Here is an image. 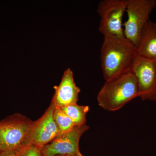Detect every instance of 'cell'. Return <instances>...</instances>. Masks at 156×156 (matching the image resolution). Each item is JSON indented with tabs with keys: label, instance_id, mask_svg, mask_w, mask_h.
<instances>
[{
	"label": "cell",
	"instance_id": "9",
	"mask_svg": "<svg viewBox=\"0 0 156 156\" xmlns=\"http://www.w3.org/2000/svg\"><path fill=\"white\" fill-rule=\"evenodd\" d=\"M53 88L55 93L51 102L55 106L62 108L77 103L81 90L75 83L73 73L70 68L65 71L59 85Z\"/></svg>",
	"mask_w": 156,
	"mask_h": 156
},
{
	"label": "cell",
	"instance_id": "4",
	"mask_svg": "<svg viewBox=\"0 0 156 156\" xmlns=\"http://www.w3.org/2000/svg\"><path fill=\"white\" fill-rule=\"evenodd\" d=\"M127 3L128 0H102L98 3V29L103 37H125L122 20Z\"/></svg>",
	"mask_w": 156,
	"mask_h": 156
},
{
	"label": "cell",
	"instance_id": "10",
	"mask_svg": "<svg viewBox=\"0 0 156 156\" xmlns=\"http://www.w3.org/2000/svg\"><path fill=\"white\" fill-rule=\"evenodd\" d=\"M137 56L156 60V22L148 20L143 28L136 46Z\"/></svg>",
	"mask_w": 156,
	"mask_h": 156
},
{
	"label": "cell",
	"instance_id": "15",
	"mask_svg": "<svg viewBox=\"0 0 156 156\" xmlns=\"http://www.w3.org/2000/svg\"><path fill=\"white\" fill-rule=\"evenodd\" d=\"M77 156H85L83 155L82 154H81L80 152H79V153H78L77 154Z\"/></svg>",
	"mask_w": 156,
	"mask_h": 156
},
{
	"label": "cell",
	"instance_id": "8",
	"mask_svg": "<svg viewBox=\"0 0 156 156\" xmlns=\"http://www.w3.org/2000/svg\"><path fill=\"white\" fill-rule=\"evenodd\" d=\"M139 88V97L143 101L156 100V60L137 56L132 69Z\"/></svg>",
	"mask_w": 156,
	"mask_h": 156
},
{
	"label": "cell",
	"instance_id": "3",
	"mask_svg": "<svg viewBox=\"0 0 156 156\" xmlns=\"http://www.w3.org/2000/svg\"><path fill=\"white\" fill-rule=\"evenodd\" d=\"M33 122L20 113L14 114L0 121V153H15L24 146Z\"/></svg>",
	"mask_w": 156,
	"mask_h": 156
},
{
	"label": "cell",
	"instance_id": "5",
	"mask_svg": "<svg viewBox=\"0 0 156 156\" xmlns=\"http://www.w3.org/2000/svg\"><path fill=\"white\" fill-rule=\"evenodd\" d=\"M156 7V0H128V19L123 24L124 35L136 47L140 33Z\"/></svg>",
	"mask_w": 156,
	"mask_h": 156
},
{
	"label": "cell",
	"instance_id": "16",
	"mask_svg": "<svg viewBox=\"0 0 156 156\" xmlns=\"http://www.w3.org/2000/svg\"><path fill=\"white\" fill-rule=\"evenodd\" d=\"M77 156V155H65V156Z\"/></svg>",
	"mask_w": 156,
	"mask_h": 156
},
{
	"label": "cell",
	"instance_id": "12",
	"mask_svg": "<svg viewBox=\"0 0 156 156\" xmlns=\"http://www.w3.org/2000/svg\"><path fill=\"white\" fill-rule=\"evenodd\" d=\"M53 118L60 134L70 131L75 126L61 108L55 106Z\"/></svg>",
	"mask_w": 156,
	"mask_h": 156
},
{
	"label": "cell",
	"instance_id": "14",
	"mask_svg": "<svg viewBox=\"0 0 156 156\" xmlns=\"http://www.w3.org/2000/svg\"><path fill=\"white\" fill-rule=\"evenodd\" d=\"M0 156H16L15 153L13 152H6L1 153Z\"/></svg>",
	"mask_w": 156,
	"mask_h": 156
},
{
	"label": "cell",
	"instance_id": "2",
	"mask_svg": "<svg viewBox=\"0 0 156 156\" xmlns=\"http://www.w3.org/2000/svg\"><path fill=\"white\" fill-rule=\"evenodd\" d=\"M139 97V88L132 70L105 81L97 95L98 105L108 111H115Z\"/></svg>",
	"mask_w": 156,
	"mask_h": 156
},
{
	"label": "cell",
	"instance_id": "1",
	"mask_svg": "<svg viewBox=\"0 0 156 156\" xmlns=\"http://www.w3.org/2000/svg\"><path fill=\"white\" fill-rule=\"evenodd\" d=\"M137 57L136 46L126 37H103L100 59L104 79L107 81L131 70Z\"/></svg>",
	"mask_w": 156,
	"mask_h": 156
},
{
	"label": "cell",
	"instance_id": "11",
	"mask_svg": "<svg viewBox=\"0 0 156 156\" xmlns=\"http://www.w3.org/2000/svg\"><path fill=\"white\" fill-rule=\"evenodd\" d=\"M72 120L75 126L86 124L87 114L89 111V107L79 105L77 103L61 108Z\"/></svg>",
	"mask_w": 156,
	"mask_h": 156
},
{
	"label": "cell",
	"instance_id": "6",
	"mask_svg": "<svg viewBox=\"0 0 156 156\" xmlns=\"http://www.w3.org/2000/svg\"><path fill=\"white\" fill-rule=\"evenodd\" d=\"M89 128L86 124L75 126L69 131L61 133L41 149L42 156L77 155L80 152L81 136Z\"/></svg>",
	"mask_w": 156,
	"mask_h": 156
},
{
	"label": "cell",
	"instance_id": "7",
	"mask_svg": "<svg viewBox=\"0 0 156 156\" xmlns=\"http://www.w3.org/2000/svg\"><path fill=\"white\" fill-rule=\"evenodd\" d=\"M55 108L51 102L44 115L33 122L24 146L32 144L41 149L60 134L53 118Z\"/></svg>",
	"mask_w": 156,
	"mask_h": 156
},
{
	"label": "cell",
	"instance_id": "13",
	"mask_svg": "<svg viewBox=\"0 0 156 156\" xmlns=\"http://www.w3.org/2000/svg\"><path fill=\"white\" fill-rule=\"evenodd\" d=\"M16 156H42L41 149L32 144H27L15 152Z\"/></svg>",
	"mask_w": 156,
	"mask_h": 156
}]
</instances>
